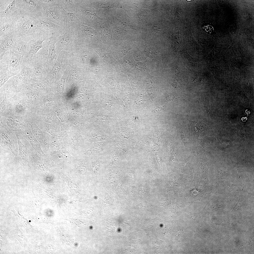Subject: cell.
Returning a JSON list of instances; mask_svg holds the SVG:
<instances>
[{"mask_svg": "<svg viewBox=\"0 0 254 254\" xmlns=\"http://www.w3.org/2000/svg\"><path fill=\"white\" fill-rule=\"evenodd\" d=\"M19 37L16 31L0 35V59L1 60L5 53L10 50Z\"/></svg>", "mask_w": 254, "mask_h": 254, "instance_id": "13", "label": "cell"}, {"mask_svg": "<svg viewBox=\"0 0 254 254\" xmlns=\"http://www.w3.org/2000/svg\"><path fill=\"white\" fill-rule=\"evenodd\" d=\"M41 59L39 56L32 59L24 66L29 68L31 78L36 80H42L47 77V74Z\"/></svg>", "mask_w": 254, "mask_h": 254, "instance_id": "8", "label": "cell"}, {"mask_svg": "<svg viewBox=\"0 0 254 254\" xmlns=\"http://www.w3.org/2000/svg\"><path fill=\"white\" fill-rule=\"evenodd\" d=\"M31 78L28 67L25 66L18 74L11 78L1 87L7 92V97L9 99L20 91L27 85Z\"/></svg>", "mask_w": 254, "mask_h": 254, "instance_id": "1", "label": "cell"}, {"mask_svg": "<svg viewBox=\"0 0 254 254\" xmlns=\"http://www.w3.org/2000/svg\"><path fill=\"white\" fill-rule=\"evenodd\" d=\"M17 20L0 18V35L16 31Z\"/></svg>", "mask_w": 254, "mask_h": 254, "instance_id": "23", "label": "cell"}, {"mask_svg": "<svg viewBox=\"0 0 254 254\" xmlns=\"http://www.w3.org/2000/svg\"><path fill=\"white\" fill-rule=\"evenodd\" d=\"M22 17L16 8L15 0H12L6 9L0 12V18L17 20Z\"/></svg>", "mask_w": 254, "mask_h": 254, "instance_id": "18", "label": "cell"}, {"mask_svg": "<svg viewBox=\"0 0 254 254\" xmlns=\"http://www.w3.org/2000/svg\"><path fill=\"white\" fill-rule=\"evenodd\" d=\"M65 52L64 51L60 52L54 66L48 73L45 79L49 82L52 83L60 71L62 65Z\"/></svg>", "mask_w": 254, "mask_h": 254, "instance_id": "21", "label": "cell"}, {"mask_svg": "<svg viewBox=\"0 0 254 254\" xmlns=\"http://www.w3.org/2000/svg\"><path fill=\"white\" fill-rule=\"evenodd\" d=\"M34 19L23 16L17 20L16 31L19 37H23L30 40L42 36H48L34 22Z\"/></svg>", "mask_w": 254, "mask_h": 254, "instance_id": "2", "label": "cell"}, {"mask_svg": "<svg viewBox=\"0 0 254 254\" xmlns=\"http://www.w3.org/2000/svg\"><path fill=\"white\" fill-rule=\"evenodd\" d=\"M176 98L172 95H168L166 98V99L168 101H172L176 99Z\"/></svg>", "mask_w": 254, "mask_h": 254, "instance_id": "32", "label": "cell"}, {"mask_svg": "<svg viewBox=\"0 0 254 254\" xmlns=\"http://www.w3.org/2000/svg\"><path fill=\"white\" fill-rule=\"evenodd\" d=\"M76 15L80 23L88 24L92 22L95 16L94 9L90 7L83 6L79 0L77 6Z\"/></svg>", "mask_w": 254, "mask_h": 254, "instance_id": "14", "label": "cell"}, {"mask_svg": "<svg viewBox=\"0 0 254 254\" xmlns=\"http://www.w3.org/2000/svg\"><path fill=\"white\" fill-rule=\"evenodd\" d=\"M0 148L9 151L15 156H17L18 153L15 146L17 140L15 132L0 125Z\"/></svg>", "mask_w": 254, "mask_h": 254, "instance_id": "7", "label": "cell"}, {"mask_svg": "<svg viewBox=\"0 0 254 254\" xmlns=\"http://www.w3.org/2000/svg\"><path fill=\"white\" fill-rule=\"evenodd\" d=\"M10 50L9 54L6 60L7 67L10 71L16 75L24 67V57Z\"/></svg>", "mask_w": 254, "mask_h": 254, "instance_id": "11", "label": "cell"}, {"mask_svg": "<svg viewBox=\"0 0 254 254\" xmlns=\"http://www.w3.org/2000/svg\"><path fill=\"white\" fill-rule=\"evenodd\" d=\"M78 2L79 0H59V6L68 12L75 13Z\"/></svg>", "mask_w": 254, "mask_h": 254, "instance_id": "27", "label": "cell"}, {"mask_svg": "<svg viewBox=\"0 0 254 254\" xmlns=\"http://www.w3.org/2000/svg\"><path fill=\"white\" fill-rule=\"evenodd\" d=\"M17 132L18 134L22 135L28 140L36 152L42 156H47V155L44 153L40 143L32 133L31 127L28 124L21 131Z\"/></svg>", "mask_w": 254, "mask_h": 254, "instance_id": "16", "label": "cell"}, {"mask_svg": "<svg viewBox=\"0 0 254 254\" xmlns=\"http://www.w3.org/2000/svg\"><path fill=\"white\" fill-rule=\"evenodd\" d=\"M64 20L65 30L71 29L79 24L80 22L75 13L68 12L62 7H60Z\"/></svg>", "mask_w": 254, "mask_h": 254, "instance_id": "19", "label": "cell"}, {"mask_svg": "<svg viewBox=\"0 0 254 254\" xmlns=\"http://www.w3.org/2000/svg\"><path fill=\"white\" fill-rule=\"evenodd\" d=\"M30 40L26 37H19L10 50L24 57L28 52L26 51V48Z\"/></svg>", "mask_w": 254, "mask_h": 254, "instance_id": "22", "label": "cell"}, {"mask_svg": "<svg viewBox=\"0 0 254 254\" xmlns=\"http://www.w3.org/2000/svg\"><path fill=\"white\" fill-rule=\"evenodd\" d=\"M16 8L21 15L38 20L44 19V12L41 0H16Z\"/></svg>", "mask_w": 254, "mask_h": 254, "instance_id": "3", "label": "cell"}, {"mask_svg": "<svg viewBox=\"0 0 254 254\" xmlns=\"http://www.w3.org/2000/svg\"><path fill=\"white\" fill-rule=\"evenodd\" d=\"M35 24L40 28L48 36L49 38L52 37H58L63 34L64 29L48 20L44 19L38 20L34 19Z\"/></svg>", "mask_w": 254, "mask_h": 254, "instance_id": "9", "label": "cell"}, {"mask_svg": "<svg viewBox=\"0 0 254 254\" xmlns=\"http://www.w3.org/2000/svg\"><path fill=\"white\" fill-rule=\"evenodd\" d=\"M48 38L45 36H42L30 40L28 45L30 47L29 51L24 57L23 63L24 66L30 62L33 58L36 57L38 51L43 48L42 45L43 42Z\"/></svg>", "mask_w": 254, "mask_h": 254, "instance_id": "12", "label": "cell"}, {"mask_svg": "<svg viewBox=\"0 0 254 254\" xmlns=\"http://www.w3.org/2000/svg\"><path fill=\"white\" fill-rule=\"evenodd\" d=\"M65 30L64 33L58 37L57 42V49L60 52L70 51L72 47L73 39L71 30Z\"/></svg>", "mask_w": 254, "mask_h": 254, "instance_id": "17", "label": "cell"}, {"mask_svg": "<svg viewBox=\"0 0 254 254\" xmlns=\"http://www.w3.org/2000/svg\"><path fill=\"white\" fill-rule=\"evenodd\" d=\"M44 10V19L63 28L64 20L60 6L58 5V0H52L43 4Z\"/></svg>", "mask_w": 254, "mask_h": 254, "instance_id": "5", "label": "cell"}, {"mask_svg": "<svg viewBox=\"0 0 254 254\" xmlns=\"http://www.w3.org/2000/svg\"><path fill=\"white\" fill-rule=\"evenodd\" d=\"M27 85L30 88L41 95L48 90L49 87L46 83L42 80H38L31 78L29 79Z\"/></svg>", "mask_w": 254, "mask_h": 254, "instance_id": "25", "label": "cell"}, {"mask_svg": "<svg viewBox=\"0 0 254 254\" xmlns=\"http://www.w3.org/2000/svg\"><path fill=\"white\" fill-rule=\"evenodd\" d=\"M4 64L0 61V88L15 74L12 73L8 69L6 60H4Z\"/></svg>", "mask_w": 254, "mask_h": 254, "instance_id": "26", "label": "cell"}, {"mask_svg": "<svg viewBox=\"0 0 254 254\" xmlns=\"http://www.w3.org/2000/svg\"><path fill=\"white\" fill-rule=\"evenodd\" d=\"M163 109V107H159L156 108L155 109H153L152 111L154 113H156L158 112H160Z\"/></svg>", "mask_w": 254, "mask_h": 254, "instance_id": "33", "label": "cell"}, {"mask_svg": "<svg viewBox=\"0 0 254 254\" xmlns=\"http://www.w3.org/2000/svg\"><path fill=\"white\" fill-rule=\"evenodd\" d=\"M58 37H51L48 39L49 41L48 43V57L46 61V64L47 66L50 67L53 66V60H56L57 56L56 53L55 49V45L58 40Z\"/></svg>", "mask_w": 254, "mask_h": 254, "instance_id": "24", "label": "cell"}, {"mask_svg": "<svg viewBox=\"0 0 254 254\" xmlns=\"http://www.w3.org/2000/svg\"><path fill=\"white\" fill-rule=\"evenodd\" d=\"M0 125L14 132L21 131L28 124L22 116L12 111L0 115Z\"/></svg>", "mask_w": 254, "mask_h": 254, "instance_id": "4", "label": "cell"}, {"mask_svg": "<svg viewBox=\"0 0 254 254\" xmlns=\"http://www.w3.org/2000/svg\"><path fill=\"white\" fill-rule=\"evenodd\" d=\"M25 116L27 122L30 126L32 133L40 143L42 149L47 155H49L51 152L49 145L50 135L38 127L31 113Z\"/></svg>", "mask_w": 254, "mask_h": 254, "instance_id": "6", "label": "cell"}, {"mask_svg": "<svg viewBox=\"0 0 254 254\" xmlns=\"http://www.w3.org/2000/svg\"><path fill=\"white\" fill-rule=\"evenodd\" d=\"M17 139L19 148V152L17 156H15L16 159H17L25 167L26 166L30 167L28 159V156L30 151L28 149L26 145H24L20 139L17 132H15Z\"/></svg>", "mask_w": 254, "mask_h": 254, "instance_id": "20", "label": "cell"}, {"mask_svg": "<svg viewBox=\"0 0 254 254\" xmlns=\"http://www.w3.org/2000/svg\"><path fill=\"white\" fill-rule=\"evenodd\" d=\"M71 77L73 79L77 80L78 77V74L77 71L75 69H73L71 71Z\"/></svg>", "mask_w": 254, "mask_h": 254, "instance_id": "31", "label": "cell"}, {"mask_svg": "<svg viewBox=\"0 0 254 254\" xmlns=\"http://www.w3.org/2000/svg\"><path fill=\"white\" fill-rule=\"evenodd\" d=\"M173 82L174 84H175L174 85L175 86V87L176 88H177L179 87V85L176 82Z\"/></svg>", "mask_w": 254, "mask_h": 254, "instance_id": "34", "label": "cell"}, {"mask_svg": "<svg viewBox=\"0 0 254 254\" xmlns=\"http://www.w3.org/2000/svg\"><path fill=\"white\" fill-rule=\"evenodd\" d=\"M202 28L205 32L210 34H211L214 32L213 27L210 25H204L203 26Z\"/></svg>", "mask_w": 254, "mask_h": 254, "instance_id": "30", "label": "cell"}, {"mask_svg": "<svg viewBox=\"0 0 254 254\" xmlns=\"http://www.w3.org/2000/svg\"><path fill=\"white\" fill-rule=\"evenodd\" d=\"M4 98L0 101V115H2L9 110L10 102L9 99L7 98V92H4Z\"/></svg>", "mask_w": 254, "mask_h": 254, "instance_id": "29", "label": "cell"}, {"mask_svg": "<svg viewBox=\"0 0 254 254\" xmlns=\"http://www.w3.org/2000/svg\"><path fill=\"white\" fill-rule=\"evenodd\" d=\"M9 99L10 102L9 110L22 115H27L32 112V106L16 94Z\"/></svg>", "mask_w": 254, "mask_h": 254, "instance_id": "10", "label": "cell"}, {"mask_svg": "<svg viewBox=\"0 0 254 254\" xmlns=\"http://www.w3.org/2000/svg\"><path fill=\"white\" fill-rule=\"evenodd\" d=\"M16 94L30 105L33 109L38 102L41 95L27 85Z\"/></svg>", "mask_w": 254, "mask_h": 254, "instance_id": "15", "label": "cell"}, {"mask_svg": "<svg viewBox=\"0 0 254 254\" xmlns=\"http://www.w3.org/2000/svg\"><path fill=\"white\" fill-rule=\"evenodd\" d=\"M61 140L54 136H51L49 139V147L51 152L57 151L63 147Z\"/></svg>", "mask_w": 254, "mask_h": 254, "instance_id": "28", "label": "cell"}]
</instances>
